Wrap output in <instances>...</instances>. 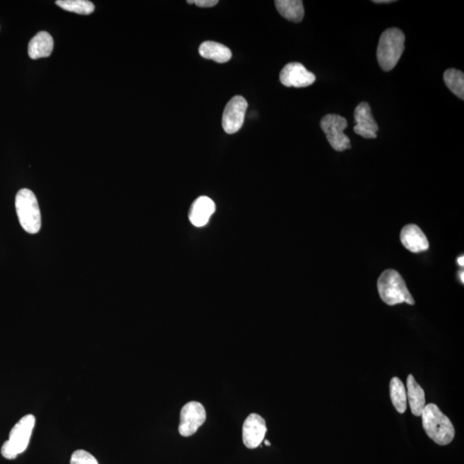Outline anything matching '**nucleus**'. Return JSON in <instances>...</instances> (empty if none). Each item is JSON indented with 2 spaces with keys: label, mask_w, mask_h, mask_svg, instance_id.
<instances>
[{
  "label": "nucleus",
  "mask_w": 464,
  "mask_h": 464,
  "mask_svg": "<svg viewBox=\"0 0 464 464\" xmlns=\"http://www.w3.org/2000/svg\"><path fill=\"white\" fill-rule=\"evenodd\" d=\"M420 416L428 437L436 444L447 446L454 439V426L436 404H427Z\"/></svg>",
  "instance_id": "1"
},
{
  "label": "nucleus",
  "mask_w": 464,
  "mask_h": 464,
  "mask_svg": "<svg viewBox=\"0 0 464 464\" xmlns=\"http://www.w3.org/2000/svg\"><path fill=\"white\" fill-rule=\"evenodd\" d=\"M405 35L402 30L391 28L381 35L376 57L383 71H390L398 65L405 49Z\"/></svg>",
  "instance_id": "2"
},
{
  "label": "nucleus",
  "mask_w": 464,
  "mask_h": 464,
  "mask_svg": "<svg viewBox=\"0 0 464 464\" xmlns=\"http://www.w3.org/2000/svg\"><path fill=\"white\" fill-rule=\"evenodd\" d=\"M378 290L381 299L388 305L407 303L415 304L414 297L408 291L405 281L398 271L388 269L378 280Z\"/></svg>",
  "instance_id": "3"
},
{
  "label": "nucleus",
  "mask_w": 464,
  "mask_h": 464,
  "mask_svg": "<svg viewBox=\"0 0 464 464\" xmlns=\"http://www.w3.org/2000/svg\"><path fill=\"white\" fill-rule=\"evenodd\" d=\"M15 206L22 228L30 234L38 233L42 227V215L35 194L28 189L19 190Z\"/></svg>",
  "instance_id": "4"
},
{
  "label": "nucleus",
  "mask_w": 464,
  "mask_h": 464,
  "mask_svg": "<svg viewBox=\"0 0 464 464\" xmlns=\"http://www.w3.org/2000/svg\"><path fill=\"white\" fill-rule=\"evenodd\" d=\"M35 425L33 415H27L16 424L11 429L9 439L1 448V454L6 459H15L18 455L25 452L29 446L31 435Z\"/></svg>",
  "instance_id": "5"
},
{
  "label": "nucleus",
  "mask_w": 464,
  "mask_h": 464,
  "mask_svg": "<svg viewBox=\"0 0 464 464\" xmlns=\"http://www.w3.org/2000/svg\"><path fill=\"white\" fill-rule=\"evenodd\" d=\"M347 128L346 118L339 114H328L321 121V129L326 134L329 145L337 152H344L352 148L350 138L344 133Z\"/></svg>",
  "instance_id": "6"
},
{
  "label": "nucleus",
  "mask_w": 464,
  "mask_h": 464,
  "mask_svg": "<svg viewBox=\"0 0 464 464\" xmlns=\"http://www.w3.org/2000/svg\"><path fill=\"white\" fill-rule=\"evenodd\" d=\"M206 412L203 405L197 402H190L182 408L179 432L184 437L194 435L203 425Z\"/></svg>",
  "instance_id": "7"
},
{
  "label": "nucleus",
  "mask_w": 464,
  "mask_h": 464,
  "mask_svg": "<svg viewBox=\"0 0 464 464\" xmlns=\"http://www.w3.org/2000/svg\"><path fill=\"white\" fill-rule=\"evenodd\" d=\"M248 109V102L241 96H235L226 105L222 126L225 132L233 134L239 132L244 125L246 111Z\"/></svg>",
  "instance_id": "8"
},
{
  "label": "nucleus",
  "mask_w": 464,
  "mask_h": 464,
  "mask_svg": "<svg viewBox=\"0 0 464 464\" xmlns=\"http://www.w3.org/2000/svg\"><path fill=\"white\" fill-rule=\"evenodd\" d=\"M281 84L287 87L304 88L314 84L316 76L300 63H289L281 70L280 74Z\"/></svg>",
  "instance_id": "9"
},
{
  "label": "nucleus",
  "mask_w": 464,
  "mask_h": 464,
  "mask_svg": "<svg viewBox=\"0 0 464 464\" xmlns=\"http://www.w3.org/2000/svg\"><path fill=\"white\" fill-rule=\"evenodd\" d=\"M268 428L265 420L257 414L249 415L243 427V441L249 449L261 446L265 439Z\"/></svg>",
  "instance_id": "10"
},
{
  "label": "nucleus",
  "mask_w": 464,
  "mask_h": 464,
  "mask_svg": "<svg viewBox=\"0 0 464 464\" xmlns=\"http://www.w3.org/2000/svg\"><path fill=\"white\" fill-rule=\"evenodd\" d=\"M356 126L355 133L364 138H376L378 136L379 125L372 116L370 105L367 102H360L355 110Z\"/></svg>",
  "instance_id": "11"
},
{
  "label": "nucleus",
  "mask_w": 464,
  "mask_h": 464,
  "mask_svg": "<svg viewBox=\"0 0 464 464\" xmlns=\"http://www.w3.org/2000/svg\"><path fill=\"white\" fill-rule=\"evenodd\" d=\"M400 242L408 251L412 253L427 251L429 249L425 234L416 225L404 226L400 232Z\"/></svg>",
  "instance_id": "12"
},
{
  "label": "nucleus",
  "mask_w": 464,
  "mask_h": 464,
  "mask_svg": "<svg viewBox=\"0 0 464 464\" xmlns=\"http://www.w3.org/2000/svg\"><path fill=\"white\" fill-rule=\"evenodd\" d=\"M215 204L209 197L201 196L194 201L189 211V220L196 227H202L208 223L210 218L215 212Z\"/></svg>",
  "instance_id": "13"
},
{
  "label": "nucleus",
  "mask_w": 464,
  "mask_h": 464,
  "mask_svg": "<svg viewBox=\"0 0 464 464\" xmlns=\"http://www.w3.org/2000/svg\"><path fill=\"white\" fill-rule=\"evenodd\" d=\"M54 50V39L49 33L41 31L30 40L28 53L33 59L49 57Z\"/></svg>",
  "instance_id": "14"
},
{
  "label": "nucleus",
  "mask_w": 464,
  "mask_h": 464,
  "mask_svg": "<svg viewBox=\"0 0 464 464\" xmlns=\"http://www.w3.org/2000/svg\"><path fill=\"white\" fill-rule=\"evenodd\" d=\"M407 400L411 408L412 414L420 416L426 407L425 392L412 375H408L407 379Z\"/></svg>",
  "instance_id": "15"
},
{
  "label": "nucleus",
  "mask_w": 464,
  "mask_h": 464,
  "mask_svg": "<svg viewBox=\"0 0 464 464\" xmlns=\"http://www.w3.org/2000/svg\"><path fill=\"white\" fill-rule=\"evenodd\" d=\"M201 57L206 59H213L218 63L228 62L232 59V53L229 47L221 43L208 41L201 43L199 47Z\"/></svg>",
  "instance_id": "16"
},
{
  "label": "nucleus",
  "mask_w": 464,
  "mask_h": 464,
  "mask_svg": "<svg viewBox=\"0 0 464 464\" xmlns=\"http://www.w3.org/2000/svg\"><path fill=\"white\" fill-rule=\"evenodd\" d=\"M277 11L285 19L295 23L302 21L304 16L303 1L300 0H276Z\"/></svg>",
  "instance_id": "17"
},
{
  "label": "nucleus",
  "mask_w": 464,
  "mask_h": 464,
  "mask_svg": "<svg viewBox=\"0 0 464 464\" xmlns=\"http://www.w3.org/2000/svg\"><path fill=\"white\" fill-rule=\"evenodd\" d=\"M391 399L392 403L400 414H403L407 410V391L402 380L393 378L390 384Z\"/></svg>",
  "instance_id": "18"
},
{
  "label": "nucleus",
  "mask_w": 464,
  "mask_h": 464,
  "mask_svg": "<svg viewBox=\"0 0 464 464\" xmlns=\"http://www.w3.org/2000/svg\"><path fill=\"white\" fill-rule=\"evenodd\" d=\"M444 81L452 93L464 99V74L457 69H448L444 73Z\"/></svg>",
  "instance_id": "19"
},
{
  "label": "nucleus",
  "mask_w": 464,
  "mask_h": 464,
  "mask_svg": "<svg viewBox=\"0 0 464 464\" xmlns=\"http://www.w3.org/2000/svg\"><path fill=\"white\" fill-rule=\"evenodd\" d=\"M56 5L63 10L81 15H90L95 10L94 4L88 0H59Z\"/></svg>",
  "instance_id": "20"
},
{
  "label": "nucleus",
  "mask_w": 464,
  "mask_h": 464,
  "mask_svg": "<svg viewBox=\"0 0 464 464\" xmlns=\"http://www.w3.org/2000/svg\"><path fill=\"white\" fill-rule=\"evenodd\" d=\"M71 464H99L96 458L84 450L73 452L71 458Z\"/></svg>",
  "instance_id": "21"
},
{
  "label": "nucleus",
  "mask_w": 464,
  "mask_h": 464,
  "mask_svg": "<svg viewBox=\"0 0 464 464\" xmlns=\"http://www.w3.org/2000/svg\"><path fill=\"white\" fill-rule=\"evenodd\" d=\"M187 3L189 4V5L196 4L197 6L208 8L215 6L219 1H218V0H188Z\"/></svg>",
  "instance_id": "22"
},
{
  "label": "nucleus",
  "mask_w": 464,
  "mask_h": 464,
  "mask_svg": "<svg viewBox=\"0 0 464 464\" xmlns=\"http://www.w3.org/2000/svg\"><path fill=\"white\" fill-rule=\"evenodd\" d=\"M376 4H391V3H394V0H374L372 1Z\"/></svg>",
  "instance_id": "23"
},
{
  "label": "nucleus",
  "mask_w": 464,
  "mask_h": 464,
  "mask_svg": "<svg viewBox=\"0 0 464 464\" xmlns=\"http://www.w3.org/2000/svg\"><path fill=\"white\" fill-rule=\"evenodd\" d=\"M458 263L461 267H463L464 266V257L462 256L461 257L458 258Z\"/></svg>",
  "instance_id": "24"
},
{
  "label": "nucleus",
  "mask_w": 464,
  "mask_h": 464,
  "mask_svg": "<svg viewBox=\"0 0 464 464\" xmlns=\"http://www.w3.org/2000/svg\"><path fill=\"white\" fill-rule=\"evenodd\" d=\"M463 275H464L463 271H462L461 273H460V277H461V280H462V283H463V282H464Z\"/></svg>",
  "instance_id": "25"
},
{
  "label": "nucleus",
  "mask_w": 464,
  "mask_h": 464,
  "mask_svg": "<svg viewBox=\"0 0 464 464\" xmlns=\"http://www.w3.org/2000/svg\"><path fill=\"white\" fill-rule=\"evenodd\" d=\"M264 443L266 446H271V444L270 442L268 441V440H265Z\"/></svg>",
  "instance_id": "26"
}]
</instances>
